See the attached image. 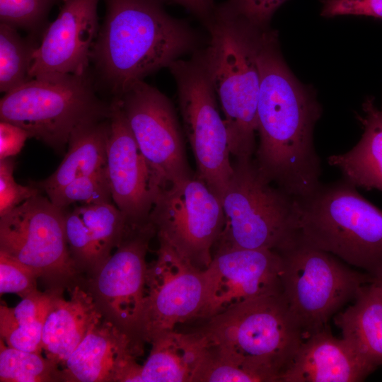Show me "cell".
<instances>
[{
	"instance_id": "7402d4cb",
	"label": "cell",
	"mask_w": 382,
	"mask_h": 382,
	"mask_svg": "<svg viewBox=\"0 0 382 382\" xmlns=\"http://www.w3.org/2000/svg\"><path fill=\"white\" fill-rule=\"evenodd\" d=\"M151 344L149 355L142 365V382H193L208 350L199 330L191 333L168 330Z\"/></svg>"
},
{
	"instance_id": "603a6c76",
	"label": "cell",
	"mask_w": 382,
	"mask_h": 382,
	"mask_svg": "<svg viewBox=\"0 0 382 382\" xmlns=\"http://www.w3.org/2000/svg\"><path fill=\"white\" fill-rule=\"evenodd\" d=\"M364 116L358 118L364 132L359 142L346 153L330 156L328 163L357 187L382 192V109L372 98L363 103Z\"/></svg>"
},
{
	"instance_id": "ac0fdd59",
	"label": "cell",
	"mask_w": 382,
	"mask_h": 382,
	"mask_svg": "<svg viewBox=\"0 0 382 382\" xmlns=\"http://www.w3.org/2000/svg\"><path fill=\"white\" fill-rule=\"evenodd\" d=\"M143 351L129 335L103 318L60 369V381L142 382V365L136 357Z\"/></svg>"
},
{
	"instance_id": "7c38bea8",
	"label": "cell",
	"mask_w": 382,
	"mask_h": 382,
	"mask_svg": "<svg viewBox=\"0 0 382 382\" xmlns=\"http://www.w3.org/2000/svg\"><path fill=\"white\" fill-rule=\"evenodd\" d=\"M115 98L149 167L156 190L192 177L170 100L144 80Z\"/></svg>"
},
{
	"instance_id": "4dcf8cb0",
	"label": "cell",
	"mask_w": 382,
	"mask_h": 382,
	"mask_svg": "<svg viewBox=\"0 0 382 382\" xmlns=\"http://www.w3.org/2000/svg\"><path fill=\"white\" fill-rule=\"evenodd\" d=\"M36 272L28 265L0 253V293L25 298L37 291Z\"/></svg>"
},
{
	"instance_id": "d6986e66",
	"label": "cell",
	"mask_w": 382,
	"mask_h": 382,
	"mask_svg": "<svg viewBox=\"0 0 382 382\" xmlns=\"http://www.w3.org/2000/svg\"><path fill=\"white\" fill-rule=\"evenodd\" d=\"M376 368L327 327L303 341L279 382H359Z\"/></svg>"
},
{
	"instance_id": "4316f807",
	"label": "cell",
	"mask_w": 382,
	"mask_h": 382,
	"mask_svg": "<svg viewBox=\"0 0 382 382\" xmlns=\"http://www.w3.org/2000/svg\"><path fill=\"white\" fill-rule=\"evenodd\" d=\"M35 46L17 28L0 23V91L6 93L32 79L30 71Z\"/></svg>"
},
{
	"instance_id": "5bb4252c",
	"label": "cell",
	"mask_w": 382,
	"mask_h": 382,
	"mask_svg": "<svg viewBox=\"0 0 382 382\" xmlns=\"http://www.w3.org/2000/svg\"><path fill=\"white\" fill-rule=\"evenodd\" d=\"M204 295L203 270L159 244L157 258L146 271L140 341L151 343L177 324L196 318Z\"/></svg>"
},
{
	"instance_id": "8fae6325",
	"label": "cell",
	"mask_w": 382,
	"mask_h": 382,
	"mask_svg": "<svg viewBox=\"0 0 382 382\" xmlns=\"http://www.w3.org/2000/svg\"><path fill=\"white\" fill-rule=\"evenodd\" d=\"M221 199L196 175L156 191L149 222L159 244L204 270L224 226Z\"/></svg>"
},
{
	"instance_id": "f546056e",
	"label": "cell",
	"mask_w": 382,
	"mask_h": 382,
	"mask_svg": "<svg viewBox=\"0 0 382 382\" xmlns=\"http://www.w3.org/2000/svg\"><path fill=\"white\" fill-rule=\"evenodd\" d=\"M63 0H0V21L30 31L45 24L52 7Z\"/></svg>"
},
{
	"instance_id": "d4e9b609",
	"label": "cell",
	"mask_w": 382,
	"mask_h": 382,
	"mask_svg": "<svg viewBox=\"0 0 382 382\" xmlns=\"http://www.w3.org/2000/svg\"><path fill=\"white\" fill-rule=\"evenodd\" d=\"M370 284L361 287L335 323L342 338L378 367L382 366V299Z\"/></svg>"
},
{
	"instance_id": "4fadbf2b",
	"label": "cell",
	"mask_w": 382,
	"mask_h": 382,
	"mask_svg": "<svg viewBox=\"0 0 382 382\" xmlns=\"http://www.w3.org/2000/svg\"><path fill=\"white\" fill-rule=\"evenodd\" d=\"M154 235L149 222L128 226L116 252L84 282L103 318L141 345L139 332L146 296V255Z\"/></svg>"
},
{
	"instance_id": "836d02e7",
	"label": "cell",
	"mask_w": 382,
	"mask_h": 382,
	"mask_svg": "<svg viewBox=\"0 0 382 382\" xmlns=\"http://www.w3.org/2000/svg\"><path fill=\"white\" fill-rule=\"evenodd\" d=\"M287 0H228L219 7L250 25L266 29L276 10Z\"/></svg>"
},
{
	"instance_id": "e575fe53",
	"label": "cell",
	"mask_w": 382,
	"mask_h": 382,
	"mask_svg": "<svg viewBox=\"0 0 382 382\" xmlns=\"http://www.w3.org/2000/svg\"><path fill=\"white\" fill-rule=\"evenodd\" d=\"M322 15H362L382 18V0H322Z\"/></svg>"
},
{
	"instance_id": "d6a6232c",
	"label": "cell",
	"mask_w": 382,
	"mask_h": 382,
	"mask_svg": "<svg viewBox=\"0 0 382 382\" xmlns=\"http://www.w3.org/2000/svg\"><path fill=\"white\" fill-rule=\"evenodd\" d=\"M13 170V157L0 161V216L29 198L40 194V190L34 185L24 186L16 183Z\"/></svg>"
},
{
	"instance_id": "1f68e13d",
	"label": "cell",
	"mask_w": 382,
	"mask_h": 382,
	"mask_svg": "<svg viewBox=\"0 0 382 382\" xmlns=\"http://www.w3.org/2000/svg\"><path fill=\"white\" fill-rule=\"evenodd\" d=\"M193 382H260L253 374L212 353L209 349Z\"/></svg>"
},
{
	"instance_id": "83f0119b",
	"label": "cell",
	"mask_w": 382,
	"mask_h": 382,
	"mask_svg": "<svg viewBox=\"0 0 382 382\" xmlns=\"http://www.w3.org/2000/svg\"><path fill=\"white\" fill-rule=\"evenodd\" d=\"M1 382L60 381V369L42 353L21 350L0 340Z\"/></svg>"
},
{
	"instance_id": "2e32d148",
	"label": "cell",
	"mask_w": 382,
	"mask_h": 382,
	"mask_svg": "<svg viewBox=\"0 0 382 382\" xmlns=\"http://www.w3.org/2000/svg\"><path fill=\"white\" fill-rule=\"evenodd\" d=\"M99 0H63L56 19L49 23L36 47L31 79L85 74L100 26Z\"/></svg>"
},
{
	"instance_id": "277c9868",
	"label": "cell",
	"mask_w": 382,
	"mask_h": 382,
	"mask_svg": "<svg viewBox=\"0 0 382 382\" xmlns=\"http://www.w3.org/2000/svg\"><path fill=\"white\" fill-rule=\"evenodd\" d=\"M204 24L209 39L201 54L224 114L231 154L236 158L252 157L256 150L260 90L257 48L262 29L219 6Z\"/></svg>"
},
{
	"instance_id": "30bf717a",
	"label": "cell",
	"mask_w": 382,
	"mask_h": 382,
	"mask_svg": "<svg viewBox=\"0 0 382 382\" xmlns=\"http://www.w3.org/2000/svg\"><path fill=\"white\" fill-rule=\"evenodd\" d=\"M168 67L177 86L184 128L197 167L196 175L221 199L233 174L228 135L201 52Z\"/></svg>"
},
{
	"instance_id": "484cf974",
	"label": "cell",
	"mask_w": 382,
	"mask_h": 382,
	"mask_svg": "<svg viewBox=\"0 0 382 382\" xmlns=\"http://www.w3.org/2000/svg\"><path fill=\"white\" fill-rule=\"evenodd\" d=\"M55 290H37L15 307L0 306V336L8 346L42 353L43 326Z\"/></svg>"
},
{
	"instance_id": "e0dca14e",
	"label": "cell",
	"mask_w": 382,
	"mask_h": 382,
	"mask_svg": "<svg viewBox=\"0 0 382 382\" xmlns=\"http://www.w3.org/2000/svg\"><path fill=\"white\" fill-rule=\"evenodd\" d=\"M110 104L106 168L112 201L129 226H144L149 223L156 188L119 99L114 97Z\"/></svg>"
},
{
	"instance_id": "8992f818",
	"label": "cell",
	"mask_w": 382,
	"mask_h": 382,
	"mask_svg": "<svg viewBox=\"0 0 382 382\" xmlns=\"http://www.w3.org/2000/svg\"><path fill=\"white\" fill-rule=\"evenodd\" d=\"M221 198L224 226L216 252L234 249L279 251L298 237L296 199L274 186L258 170L253 157L236 158Z\"/></svg>"
},
{
	"instance_id": "44dd1931",
	"label": "cell",
	"mask_w": 382,
	"mask_h": 382,
	"mask_svg": "<svg viewBox=\"0 0 382 382\" xmlns=\"http://www.w3.org/2000/svg\"><path fill=\"white\" fill-rule=\"evenodd\" d=\"M69 299L56 289L42 335V349L47 359L62 366L88 332L103 318L84 282L74 286Z\"/></svg>"
},
{
	"instance_id": "6da1fadb",
	"label": "cell",
	"mask_w": 382,
	"mask_h": 382,
	"mask_svg": "<svg viewBox=\"0 0 382 382\" xmlns=\"http://www.w3.org/2000/svg\"><path fill=\"white\" fill-rule=\"evenodd\" d=\"M257 62L259 144L254 161L270 183L301 199L321 183L313 139L320 106L292 76L278 52L276 35L266 29L259 33Z\"/></svg>"
},
{
	"instance_id": "d590c367",
	"label": "cell",
	"mask_w": 382,
	"mask_h": 382,
	"mask_svg": "<svg viewBox=\"0 0 382 382\" xmlns=\"http://www.w3.org/2000/svg\"><path fill=\"white\" fill-rule=\"evenodd\" d=\"M30 136L21 127L6 121L0 122V161L14 157Z\"/></svg>"
},
{
	"instance_id": "3957f363",
	"label": "cell",
	"mask_w": 382,
	"mask_h": 382,
	"mask_svg": "<svg viewBox=\"0 0 382 382\" xmlns=\"http://www.w3.org/2000/svg\"><path fill=\"white\" fill-rule=\"evenodd\" d=\"M199 330L212 353L260 382H279L305 339L282 292L235 306L207 319Z\"/></svg>"
},
{
	"instance_id": "9c48e42d",
	"label": "cell",
	"mask_w": 382,
	"mask_h": 382,
	"mask_svg": "<svg viewBox=\"0 0 382 382\" xmlns=\"http://www.w3.org/2000/svg\"><path fill=\"white\" fill-rule=\"evenodd\" d=\"M0 253L32 268L47 289L70 290L86 279L69 250L64 209L40 194L0 216Z\"/></svg>"
},
{
	"instance_id": "8d00e7d4",
	"label": "cell",
	"mask_w": 382,
	"mask_h": 382,
	"mask_svg": "<svg viewBox=\"0 0 382 382\" xmlns=\"http://www.w3.org/2000/svg\"><path fill=\"white\" fill-rule=\"evenodd\" d=\"M178 4L205 23L212 16L216 7L214 0H158Z\"/></svg>"
},
{
	"instance_id": "7a4b0ae2",
	"label": "cell",
	"mask_w": 382,
	"mask_h": 382,
	"mask_svg": "<svg viewBox=\"0 0 382 382\" xmlns=\"http://www.w3.org/2000/svg\"><path fill=\"white\" fill-rule=\"evenodd\" d=\"M104 1L91 62L114 97L199 45L196 31L169 16L158 0Z\"/></svg>"
},
{
	"instance_id": "ffe728a7",
	"label": "cell",
	"mask_w": 382,
	"mask_h": 382,
	"mask_svg": "<svg viewBox=\"0 0 382 382\" xmlns=\"http://www.w3.org/2000/svg\"><path fill=\"white\" fill-rule=\"evenodd\" d=\"M128 227L112 203L80 205L65 212V233L71 256L82 274L95 272L121 243Z\"/></svg>"
},
{
	"instance_id": "f1b7e54d",
	"label": "cell",
	"mask_w": 382,
	"mask_h": 382,
	"mask_svg": "<svg viewBox=\"0 0 382 382\" xmlns=\"http://www.w3.org/2000/svg\"><path fill=\"white\" fill-rule=\"evenodd\" d=\"M56 206L64 209L74 203L81 205L112 203V197L106 166L79 177L47 195Z\"/></svg>"
},
{
	"instance_id": "ba28073f",
	"label": "cell",
	"mask_w": 382,
	"mask_h": 382,
	"mask_svg": "<svg viewBox=\"0 0 382 382\" xmlns=\"http://www.w3.org/2000/svg\"><path fill=\"white\" fill-rule=\"evenodd\" d=\"M277 252L282 293L305 339L327 328L332 316L373 281L299 237Z\"/></svg>"
},
{
	"instance_id": "9a60e30c",
	"label": "cell",
	"mask_w": 382,
	"mask_h": 382,
	"mask_svg": "<svg viewBox=\"0 0 382 382\" xmlns=\"http://www.w3.org/2000/svg\"><path fill=\"white\" fill-rule=\"evenodd\" d=\"M280 256L267 249L217 251L203 270L204 295L196 318L209 319L265 295L282 292Z\"/></svg>"
},
{
	"instance_id": "74e56055",
	"label": "cell",
	"mask_w": 382,
	"mask_h": 382,
	"mask_svg": "<svg viewBox=\"0 0 382 382\" xmlns=\"http://www.w3.org/2000/svg\"><path fill=\"white\" fill-rule=\"evenodd\" d=\"M370 284L382 299V276L373 279Z\"/></svg>"
},
{
	"instance_id": "5b68a950",
	"label": "cell",
	"mask_w": 382,
	"mask_h": 382,
	"mask_svg": "<svg viewBox=\"0 0 382 382\" xmlns=\"http://www.w3.org/2000/svg\"><path fill=\"white\" fill-rule=\"evenodd\" d=\"M298 237L371 277L382 276V210L345 178L297 199Z\"/></svg>"
},
{
	"instance_id": "52a82bcc",
	"label": "cell",
	"mask_w": 382,
	"mask_h": 382,
	"mask_svg": "<svg viewBox=\"0 0 382 382\" xmlns=\"http://www.w3.org/2000/svg\"><path fill=\"white\" fill-rule=\"evenodd\" d=\"M111 104L100 99L88 73L33 78L4 93L0 120L16 125L30 138L62 151L86 125L110 117Z\"/></svg>"
},
{
	"instance_id": "cb8c5ba5",
	"label": "cell",
	"mask_w": 382,
	"mask_h": 382,
	"mask_svg": "<svg viewBox=\"0 0 382 382\" xmlns=\"http://www.w3.org/2000/svg\"><path fill=\"white\" fill-rule=\"evenodd\" d=\"M109 135V118L79 127L71 134L67 153L57 170L33 185L48 195L106 166Z\"/></svg>"
}]
</instances>
